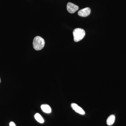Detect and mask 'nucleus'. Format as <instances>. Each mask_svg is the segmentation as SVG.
Wrapping results in <instances>:
<instances>
[{
  "label": "nucleus",
  "instance_id": "6e6552de",
  "mask_svg": "<svg viewBox=\"0 0 126 126\" xmlns=\"http://www.w3.org/2000/svg\"><path fill=\"white\" fill-rule=\"evenodd\" d=\"M34 118L37 122L40 123H44V120L40 114L39 113H36L34 115Z\"/></svg>",
  "mask_w": 126,
  "mask_h": 126
},
{
  "label": "nucleus",
  "instance_id": "0eeeda50",
  "mask_svg": "<svg viewBox=\"0 0 126 126\" xmlns=\"http://www.w3.org/2000/svg\"><path fill=\"white\" fill-rule=\"evenodd\" d=\"M115 117L114 115H110L107 120V124L108 126H111L112 125L115 121Z\"/></svg>",
  "mask_w": 126,
  "mask_h": 126
},
{
  "label": "nucleus",
  "instance_id": "7ed1b4c3",
  "mask_svg": "<svg viewBox=\"0 0 126 126\" xmlns=\"http://www.w3.org/2000/svg\"><path fill=\"white\" fill-rule=\"evenodd\" d=\"M67 9L69 13L74 14L79 10V7L77 5L69 2L67 4Z\"/></svg>",
  "mask_w": 126,
  "mask_h": 126
},
{
  "label": "nucleus",
  "instance_id": "f257e3e1",
  "mask_svg": "<svg viewBox=\"0 0 126 126\" xmlns=\"http://www.w3.org/2000/svg\"><path fill=\"white\" fill-rule=\"evenodd\" d=\"M34 48L36 50L42 49L44 47L45 41L44 39L40 36H36L34 38L33 43Z\"/></svg>",
  "mask_w": 126,
  "mask_h": 126
},
{
  "label": "nucleus",
  "instance_id": "f03ea898",
  "mask_svg": "<svg viewBox=\"0 0 126 126\" xmlns=\"http://www.w3.org/2000/svg\"><path fill=\"white\" fill-rule=\"evenodd\" d=\"M85 31L83 29L77 28L73 32L74 40L75 42H78L82 40L85 35Z\"/></svg>",
  "mask_w": 126,
  "mask_h": 126
},
{
  "label": "nucleus",
  "instance_id": "20e7f679",
  "mask_svg": "<svg viewBox=\"0 0 126 126\" xmlns=\"http://www.w3.org/2000/svg\"><path fill=\"white\" fill-rule=\"evenodd\" d=\"M91 13V9L89 7H86L80 10L78 12L79 16L82 17H87L90 15Z\"/></svg>",
  "mask_w": 126,
  "mask_h": 126
},
{
  "label": "nucleus",
  "instance_id": "9d476101",
  "mask_svg": "<svg viewBox=\"0 0 126 126\" xmlns=\"http://www.w3.org/2000/svg\"><path fill=\"white\" fill-rule=\"evenodd\" d=\"M0 82H1V79H0Z\"/></svg>",
  "mask_w": 126,
  "mask_h": 126
},
{
  "label": "nucleus",
  "instance_id": "1a4fd4ad",
  "mask_svg": "<svg viewBox=\"0 0 126 126\" xmlns=\"http://www.w3.org/2000/svg\"><path fill=\"white\" fill-rule=\"evenodd\" d=\"M10 126H16L15 124L14 123V122H10L9 124Z\"/></svg>",
  "mask_w": 126,
  "mask_h": 126
},
{
  "label": "nucleus",
  "instance_id": "39448f33",
  "mask_svg": "<svg viewBox=\"0 0 126 126\" xmlns=\"http://www.w3.org/2000/svg\"><path fill=\"white\" fill-rule=\"evenodd\" d=\"M71 107L72 109L74 110L77 113H78L81 115H85V112L84 110L77 104L75 103L71 104Z\"/></svg>",
  "mask_w": 126,
  "mask_h": 126
},
{
  "label": "nucleus",
  "instance_id": "423d86ee",
  "mask_svg": "<svg viewBox=\"0 0 126 126\" xmlns=\"http://www.w3.org/2000/svg\"><path fill=\"white\" fill-rule=\"evenodd\" d=\"M41 108L42 109V111L46 113H50L52 111V109L50 106L48 104H42L41 106Z\"/></svg>",
  "mask_w": 126,
  "mask_h": 126
}]
</instances>
